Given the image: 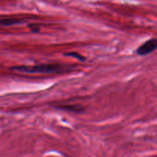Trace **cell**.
Masks as SVG:
<instances>
[{
	"mask_svg": "<svg viewBox=\"0 0 157 157\" xmlns=\"http://www.w3.org/2000/svg\"><path fill=\"white\" fill-rule=\"evenodd\" d=\"M10 70L28 74H50L64 71L65 69L60 64H41L32 66H14L10 67Z\"/></svg>",
	"mask_w": 157,
	"mask_h": 157,
	"instance_id": "1",
	"label": "cell"
},
{
	"mask_svg": "<svg viewBox=\"0 0 157 157\" xmlns=\"http://www.w3.org/2000/svg\"><path fill=\"white\" fill-rule=\"evenodd\" d=\"M157 48V38H150L146 41L136 49V54L140 56L149 55Z\"/></svg>",
	"mask_w": 157,
	"mask_h": 157,
	"instance_id": "2",
	"label": "cell"
},
{
	"mask_svg": "<svg viewBox=\"0 0 157 157\" xmlns=\"http://www.w3.org/2000/svg\"><path fill=\"white\" fill-rule=\"evenodd\" d=\"M56 108L60 109L62 110H66L68 112H72V113H83L85 110L84 107L78 104H75V105H64V106H57Z\"/></svg>",
	"mask_w": 157,
	"mask_h": 157,
	"instance_id": "3",
	"label": "cell"
},
{
	"mask_svg": "<svg viewBox=\"0 0 157 157\" xmlns=\"http://www.w3.org/2000/svg\"><path fill=\"white\" fill-rule=\"evenodd\" d=\"M22 20L19 19V18H2L0 21V24L2 26H12L14 25H18L22 22Z\"/></svg>",
	"mask_w": 157,
	"mask_h": 157,
	"instance_id": "4",
	"label": "cell"
},
{
	"mask_svg": "<svg viewBox=\"0 0 157 157\" xmlns=\"http://www.w3.org/2000/svg\"><path fill=\"white\" fill-rule=\"evenodd\" d=\"M64 56H67V57H72V58H76V59L79 60V61H86L85 57H84L83 55H81V54L78 53V52H67V53H64Z\"/></svg>",
	"mask_w": 157,
	"mask_h": 157,
	"instance_id": "5",
	"label": "cell"
},
{
	"mask_svg": "<svg viewBox=\"0 0 157 157\" xmlns=\"http://www.w3.org/2000/svg\"><path fill=\"white\" fill-rule=\"evenodd\" d=\"M28 27L29 28L30 31L33 33H37V32H39L40 31V25L36 23H31V24L28 25Z\"/></svg>",
	"mask_w": 157,
	"mask_h": 157,
	"instance_id": "6",
	"label": "cell"
}]
</instances>
